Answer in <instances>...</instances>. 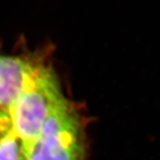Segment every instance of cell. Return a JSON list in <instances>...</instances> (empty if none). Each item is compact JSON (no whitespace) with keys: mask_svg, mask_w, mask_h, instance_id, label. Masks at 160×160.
<instances>
[{"mask_svg":"<svg viewBox=\"0 0 160 160\" xmlns=\"http://www.w3.org/2000/svg\"><path fill=\"white\" fill-rule=\"evenodd\" d=\"M64 97L53 69L44 62L9 109L12 131L22 141L25 153L38 137L52 109Z\"/></svg>","mask_w":160,"mask_h":160,"instance_id":"cell-1","label":"cell"},{"mask_svg":"<svg viewBox=\"0 0 160 160\" xmlns=\"http://www.w3.org/2000/svg\"><path fill=\"white\" fill-rule=\"evenodd\" d=\"M27 160H86V136L77 108L64 97L47 118Z\"/></svg>","mask_w":160,"mask_h":160,"instance_id":"cell-2","label":"cell"},{"mask_svg":"<svg viewBox=\"0 0 160 160\" xmlns=\"http://www.w3.org/2000/svg\"><path fill=\"white\" fill-rule=\"evenodd\" d=\"M45 62L39 55L0 54V108L8 109L32 75Z\"/></svg>","mask_w":160,"mask_h":160,"instance_id":"cell-3","label":"cell"},{"mask_svg":"<svg viewBox=\"0 0 160 160\" xmlns=\"http://www.w3.org/2000/svg\"><path fill=\"white\" fill-rule=\"evenodd\" d=\"M26 153L22 141L11 132L0 141V160H25Z\"/></svg>","mask_w":160,"mask_h":160,"instance_id":"cell-4","label":"cell"},{"mask_svg":"<svg viewBox=\"0 0 160 160\" xmlns=\"http://www.w3.org/2000/svg\"><path fill=\"white\" fill-rule=\"evenodd\" d=\"M12 132V123L8 109L0 108V141Z\"/></svg>","mask_w":160,"mask_h":160,"instance_id":"cell-5","label":"cell"},{"mask_svg":"<svg viewBox=\"0 0 160 160\" xmlns=\"http://www.w3.org/2000/svg\"><path fill=\"white\" fill-rule=\"evenodd\" d=\"M25 160H27V159H25Z\"/></svg>","mask_w":160,"mask_h":160,"instance_id":"cell-6","label":"cell"}]
</instances>
